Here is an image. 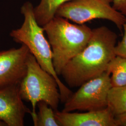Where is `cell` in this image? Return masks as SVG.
Here are the masks:
<instances>
[{
    "instance_id": "obj_1",
    "label": "cell",
    "mask_w": 126,
    "mask_h": 126,
    "mask_svg": "<svg viewBox=\"0 0 126 126\" xmlns=\"http://www.w3.org/2000/svg\"><path fill=\"white\" fill-rule=\"evenodd\" d=\"M116 34L108 27L92 30L85 48L63 68L62 75L68 86L79 87L86 82L106 72L108 64L116 55Z\"/></svg>"
},
{
    "instance_id": "obj_2",
    "label": "cell",
    "mask_w": 126,
    "mask_h": 126,
    "mask_svg": "<svg viewBox=\"0 0 126 126\" xmlns=\"http://www.w3.org/2000/svg\"><path fill=\"white\" fill-rule=\"evenodd\" d=\"M43 27L52 51L54 69L59 76L66 64L85 48L92 30L85 24H73L57 16Z\"/></svg>"
},
{
    "instance_id": "obj_3",
    "label": "cell",
    "mask_w": 126,
    "mask_h": 126,
    "mask_svg": "<svg viewBox=\"0 0 126 126\" xmlns=\"http://www.w3.org/2000/svg\"><path fill=\"white\" fill-rule=\"evenodd\" d=\"M21 13L24 17L23 24L20 28L12 30L10 36L16 43L26 45L41 67L54 77L58 82L61 101L64 103L73 92L61 81L55 71L50 45L45 38L43 27L36 22L32 3L25 2Z\"/></svg>"
},
{
    "instance_id": "obj_4",
    "label": "cell",
    "mask_w": 126,
    "mask_h": 126,
    "mask_svg": "<svg viewBox=\"0 0 126 126\" xmlns=\"http://www.w3.org/2000/svg\"><path fill=\"white\" fill-rule=\"evenodd\" d=\"M19 88L22 99L31 103L32 120L36 116V106L40 101H45L54 111L58 110L61 98L58 82L41 67L31 52L27 59L26 73Z\"/></svg>"
},
{
    "instance_id": "obj_5",
    "label": "cell",
    "mask_w": 126,
    "mask_h": 126,
    "mask_svg": "<svg viewBox=\"0 0 126 126\" xmlns=\"http://www.w3.org/2000/svg\"><path fill=\"white\" fill-rule=\"evenodd\" d=\"M113 0H71L62 5L55 16L82 24L94 19L113 22L122 32L126 17L111 5Z\"/></svg>"
},
{
    "instance_id": "obj_6",
    "label": "cell",
    "mask_w": 126,
    "mask_h": 126,
    "mask_svg": "<svg viewBox=\"0 0 126 126\" xmlns=\"http://www.w3.org/2000/svg\"><path fill=\"white\" fill-rule=\"evenodd\" d=\"M112 87L110 74L105 72L83 84L65 102L62 111H95L108 108V92Z\"/></svg>"
},
{
    "instance_id": "obj_7",
    "label": "cell",
    "mask_w": 126,
    "mask_h": 126,
    "mask_svg": "<svg viewBox=\"0 0 126 126\" xmlns=\"http://www.w3.org/2000/svg\"><path fill=\"white\" fill-rule=\"evenodd\" d=\"M30 52L23 44L18 48L0 51V90L19 84L26 73Z\"/></svg>"
},
{
    "instance_id": "obj_8",
    "label": "cell",
    "mask_w": 126,
    "mask_h": 126,
    "mask_svg": "<svg viewBox=\"0 0 126 126\" xmlns=\"http://www.w3.org/2000/svg\"><path fill=\"white\" fill-rule=\"evenodd\" d=\"M19 85L0 90V120L7 126H23L26 114L31 111L23 102Z\"/></svg>"
},
{
    "instance_id": "obj_9",
    "label": "cell",
    "mask_w": 126,
    "mask_h": 126,
    "mask_svg": "<svg viewBox=\"0 0 126 126\" xmlns=\"http://www.w3.org/2000/svg\"><path fill=\"white\" fill-rule=\"evenodd\" d=\"M60 126H117L114 115L108 108L85 113L55 111Z\"/></svg>"
},
{
    "instance_id": "obj_10",
    "label": "cell",
    "mask_w": 126,
    "mask_h": 126,
    "mask_svg": "<svg viewBox=\"0 0 126 126\" xmlns=\"http://www.w3.org/2000/svg\"><path fill=\"white\" fill-rule=\"evenodd\" d=\"M71 0H41L39 4L34 8L36 22L43 27L55 16L57 10L63 4Z\"/></svg>"
},
{
    "instance_id": "obj_11",
    "label": "cell",
    "mask_w": 126,
    "mask_h": 126,
    "mask_svg": "<svg viewBox=\"0 0 126 126\" xmlns=\"http://www.w3.org/2000/svg\"><path fill=\"white\" fill-rule=\"evenodd\" d=\"M106 72L110 74L112 87L126 85V58L116 56L109 63Z\"/></svg>"
},
{
    "instance_id": "obj_12",
    "label": "cell",
    "mask_w": 126,
    "mask_h": 126,
    "mask_svg": "<svg viewBox=\"0 0 126 126\" xmlns=\"http://www.w3.org/2000/svg\"><path fill=\"white\" fill-rule=\"evenodd\" d=\"M108 108L114 116L126 112V85L110 88L108 95Z\"/></svg>"
},
{
    "instance_id": "obj_13",
    "label": "cell",
    "mask_w": 126,
    "mask_h": 126,
    "mask_svg": "<svg viewBox=\"0 0 126 126\" xmlns=\"http://www.w3.org/2000/svg\"><path fill=\"white\" fill-rule=\"evenodd\" d=\"M39 109L35 118L33 119L35 126H60L55 116V111L45 101L39 102Z\"/></svg>"
},
{
    "instance_id": "obj_14",
    "label": "cell",
    "mask_w": 126,
    "mask_h": 126,
    "mask_svg": "<svg viewBox=\"0 0 126 126\" xmlns=\"http://www.w3.org/2000/svg\"><path fill=\"white\" fill-rule=\"evenodd\" d=\"M123 29L124 30L123 36L122 40L115 46L114 52L116 56L126 58V18L123 25Z\"/></svg>"
},
{
    "instance_id": "obj_15",
    "label": "cell",
    "mask_w": 126,
    "mask_h": 126,
    "mask_svg": "<svg viewBox=\"0 0 126 126\" xmlns=\"http://www.w3.org/2000/svg\"><path fill=\"white\" fill-rule=\"evenodd\" d=\"M113 8L126 17V0H113Z\"/></svg>"
},
{
    "instance_id": "obj_16",
    "label": "cell",
    "mask_w": 126,
    "mask_h": 126,
    "mask_svg": "<svg viewBox=\"0 0 126 126\" xmlns=\"http://www.w3.org/2000/svg\"><path fill=\"white\" fill-rule=\"evenodd\" d=\"M114 118L117 126H126V112L115 115Z\"/></svg>"
},
{
    "instance_id": "obj_17",
    "label": "cell",
    "mask_w": 126,
    "mask_h": 126,
    "mask_svg": "<svg viewBox=\"0 0 126 126\" xmlns=\"http://www.w3.org/2000/svg\"><path fill=\"white\" fill-rule=\"evenodd\" d=\"M0 126H7V125L3 122H2L0 120Z\"/></svg>"
}]
</instances>
